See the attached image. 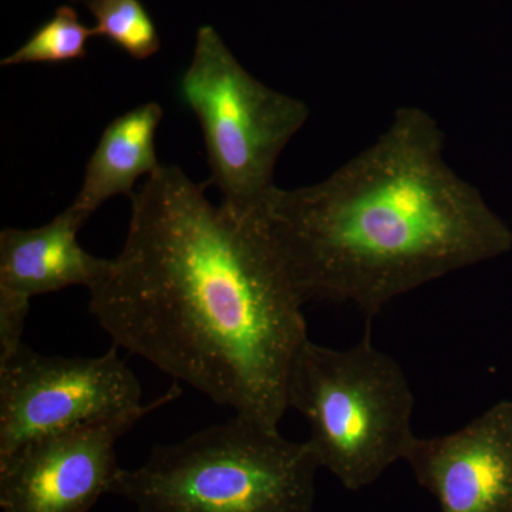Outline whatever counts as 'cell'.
I'll return each mask as SVG.
<instances>
[{
  "mask_svg": "<svg viewBox=\"0 0 512 512\" xmlns=\"http://www.w3.org/2000/svg\"><path fill=\"white\" fill-rule=\"evenodd\" d=\"M177 165L130 195L126 242L90 289L113 346L211 402L279 430L303 302L258 214L208 201Z\"/></svg>",
  "mask_w": 512,
  "mask_h": 512,
  "instance_id": "1",
  "label": "cell"
},
{
  "mask_svg": "<svg viewBox=\"0 0 512 512\" xmlns=\"http://www.w3.org/2000/svg\"><path fill=\"white\" fill-rule=\"evenodd\" d=\"M444 147L431 114L400 107L326 180L271 188L256 214L303 305L349 303L370 322L393 299L510 251L511 229Z\"/></svg>",
  "mask_w": 512,
  "mask_h": 512,
  "instance_id": "2",
  "label": "cell"
},
{
  "mask_svg": "<svg viewBox=\"0 0 512 512\" xmlns=\"http://www.w3.org/2000/svg\"><path fill=\"white\" fill-rule=\"evenodd\" d=\"M319 470L308 441L235 414L121 468L110 494L137 512H313Z\"/></svg>",
  "mask_w": 512,
  "mask_h": 512,
  "instance_id": "3",
  "label": "cell"
},
{
  "mask_svg": "<svg viewBox=\"0 0 512 512\" xmlns=\"http://www.w3.org/2000/svg\"><path fill=\"white\" fill-rule=\"evenodd\" d=\"M286 404L308 421L320 468L349 491L375 484L416 437L412 386L397 360L373 345L370 323L348 349L306 340L289 370Z\"/></svg>",
  "mask_w": 512,
  "mask_h": 512,
  "instance_id": "4",
  "label": "cell"
},
{
  "mask_svg": "<svg viewBox=\"0 0 512 512\" xmlns=\"http://www.w3.org/2000/svg\"><path fill=\"white\" fill-rule=\"evenodd\" d=\"M180 93L200 121L221 204L255 214L275 187L276 161L309 119L308 106L249 74L211 25L198 29Z\"/></svg>",
  "mask_w": 512,
  "mask_h": 512,
  "instance_id": "5",
  "label": "cell"
},
{
  "mask_svg": "<svg viewBox=\"0 0 512 512\" xmlns=\"http://www.w3.org/2000/svg\"><path fill=\"white\" fill-rule=\"evenodd\" d=\"M117 352L43 355L23 343L0 360V458L40 437L141 409V384Z\"/></svg>",
  "mask_w": 512,
  "mask_h": 512,
  "instance_id": "6",
  "label": "cell"
},
{
  "mask_svg": "<svg viewBox=\"0 0 512 512\" xmlns=\"http://www.w3.org/2000/svg\"><path fill=\"white\" fill-rule=\"evenodd\" d=\"M181 396L170 392L134 412L40 437L0 458L3 512H87L111 493L116 446L138 421Z\"/></svg>",
  "mask_w": 512,
  "mask_h": 512,
  "instance_id": "7",
  "label": "cell"
},
{
  "mask_svg": "<svg viewBox=\"0 0 512 512\" xmlns=\"http://www.w3.org/2000/svg\"><path fill=\"white\" fill-rule=\"evenodd\" d=\"M403 461L441 512H512V400L453 433L414 437Z\"/></svg>",
  "mask_w": 512,
  "mask_h": 512,
  "instance_id": "8",
  "label": "cell"
},
{
  "mask_svg": "<svg viewBox=\"0 0 512 512\" xmlns=\"http://www.w3.org/2000/svg\"><path fill=\"white\" fill-rule=\"evenodd\" d=\"M86 224L67 208L43 227L0 232V360L23 345V330L36 296L70 286L92 289L109 259L96 258L77 239Z\"/></svg>",
  "mask_w": 512,
  "mask_h": 512,
  "instance_id": "9",
  "label": "cell"
},
{
  "mask_svg": "<svg viewBox=\"0 0 512 512\" xmlns=\"http://www.w3.org/2000/svg\"><path fill=\"white\" fill-rule=\"evenodd\" d=\"M163 119L160 104H141L111 121L86 165L79 194L70 208L83 221L116 195L133 194L138 178L160 167L156 153L157 128Z\"/></svg>",
  "mask_w": 512,
  "mask_h": 512,
  "instance_id": "10",
  "label": "cell"
},
{
  "mask_svg": "<svg viewBox=\"0 0 512 512\" xmlns=\"http://www.w3.org/2000/svg\"><path fill=\"white\" fill-rule=\"evenodd\" d=\"M94 36L83 25L72 6H60L52 19L33 33L12 55L0 62L2 67L28 63H66L87 56V42Z\"/></svg>",
  "mask_w": 512,
  "mask_h": 512,
  "instance_id": "11",
  "label": "cell"
},
{
  "mask_svg": "<svg viewBox=\"0 0 512 512\" xmlns=\"http://www.w3.org/2000/svg\"><path fill=\"white\" fill-rule=\"evenodd\" d=\"M96 19L94 36L106 37L137 60L156 55L161 42L156 25L140 0H86Z\"/></svg>",
  "mask_w": 512,
  "mask_h": 512,
  "instance_id": "12",
  "label": "cell"
}]
</instances>
